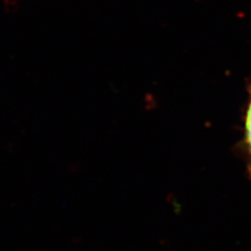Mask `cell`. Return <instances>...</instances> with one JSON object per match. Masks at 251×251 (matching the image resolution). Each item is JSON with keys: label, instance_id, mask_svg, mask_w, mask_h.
Returning a JSON list of instances; mask_svg holds the SVG:
<instances>
[{"label": "cell", "instance_id": "6da1fadb", "mask_svg": "<svg viewBox=\"0 0 251 251\" xmlns=\"http://www.w3.org/2000/svg\"><path fill=\"white\" fill-rule=\"evenodd\" d=\"M246 89L249 97L244 111L243 138L238 144V151L245 160L247 173L250 179H251V77L247 82Z\"/></svg>", "mask_w": 251, "mask_h": 251}]
</instances>
